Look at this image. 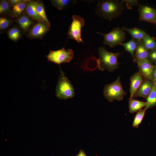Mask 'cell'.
Masks as SVG:
<instances>
[{
  "label": "cell",
  "mask_w": 156,
  "mask_h": 156,
  "mask_svg": "<svg viewBox=\"0 0 156 156\" xmlns=\"http://www.w3.org/2000/svg\"><path fill=\"white\" fill-rule=\"evenodd\" d=\"M60 70L55 89L56 96L60 99L66 100L74 96L75 90L71 82L61 68Z\"/></svg>",
  "instance_id": "cell-3"
},
{
  "label": "cell",
  "mask_w": 156,
  "mask_h": 156,
  "mask_svg": "<svg viewBox=\"0 0 156 156\" xmlns=\"http://www.w3.org/2000/svg\"><path fill=\"white\" fill-rule=\"evenodd\" d=\"M27 15H22L18 17L17 22L20 27L24 32H25L31 28L32 22Z\"/></svg>",
  "instance_id": "cell-16"
},
{
  "label": "cell",
  "mask_w": 156,
  "mask_h": 156,
  "mask_svg": "<svg viewBox=\"0 0 156 156\" xmlns=\"http://www.w3.org/2000/svg\"><path fill=\"white\" fill-rule=\"evenodd\" d=\"M138 11L140 21H145L156 25V9L140 4Z\"/></svg>",
  "instance_id": "cell-8"
},
{
  "label": "cell",
  "mask_w": 156,
  "mask_h": 156,
  "mask_svg": "<svg viewBox=\"0 0 156 156\" xmlns=\"http://www.w3.org/2000/svg\"><path fill=\"white\" fill-rule=\"evenodd\" d=\"M99 59L97 60L99 69L103 71L105 69L112 72L118 67L120 63L118 57L120 53L119 52L113 53L108 51L104 47H100L98 49Z\"/></svg>",
  "instance_id": "cell-2"
},
{
  "label": "cell",
  "mask_w": 156,
  "mask_h": 156,
  "mask_svg": "<svg viewBox=\"0 0 156 156\" xmlns=\"http://www.w3.org/2000/svg\"><path fill=\"white\" fill-rule=\"evenodd\" d=\"M145 111L146 110L144 109L137 112L133 122L132 126L133 127H138L144 118Z\"/></svg>",
  "instance_id": "cell-25"
},
{
  "label": "cell",
  "mask_w": 156,
  "mask_h": 156,
  "mask_svg": "<svg viewBox=\"0 0 156 156\" xmlns=\"http://www.w3.org/2000/svg\"><path fill=\"white\" fill-rule=\"evenodd\" d=\"M121 1L123 3H125L126 7L129 9H131L133 6L137 5L139 2L137 0H122Z\"/></svg>",
  "instance_id": "cell-29"
},
{
  "label": "cell",
  "mask_w": 156,
  "mask_h": 156,
  "mask_svg": "<svg viewBox=\"0 0 156 156\" xmlns=\"http://www.w3.org/2000/svg\"><path fill=\"white\" fill-rule=\"evenodd\" d=\"M151 80L156 84V65H155L152 75Z\"/></svg>",
  "instance_id": "cell-30"
},
{
  "label": "cell",
  "mask_w": 156,
  "mask_h": 156,
  "mask_svg": "<svg viewBox=\"0 0 156 156\" xmlns=\"http://www.w3.org/2000/svg\"><path fill=\"white\" fill-rule=\"evenodd\" d=\"M76 156H86L84 151L81 150L78 153Z\"/></svg>",
  "instance_id": "cell-32"
},
{
  "label": "cell",
  "mask_w": 156,
  "mask_h": 156,
  "mask_svg": "<svg viewBox=\"0 0 156 156\" xmlns=\"http://www.w3.org/2000/svg\"><path fill=\"white\" fill-rule=\"evenodd\" d=\"M127 94L123 89L120 76L113 83L105 85L103 90L104 97L110 102L114 100L121 101Z\"/></svg>",
  "instance_id": "cell-4"
},
{
  "label": "cell",
  "mask_w": 156,
  "mask_h": 156,
  "mask_svg": "<svg viewBox=\"0 0 156 156\" xmlns=\"http://www.w3.org/2000/svg\"><path fill=\"white\" fill-rule=\"evenodd\" d=\"M50 2L53 6L60 10L64 9L77 3L76 1L70 0H51Z\"/></svg>",
  "instance_id": "cell-19"
},
{
  "label": "cell",
  "mask_w": 156,
  "mask_h": 156,
  "mask_svg": "<svg viewBox=\"0 0 156 156\" xmlns=\"http://www.w3.org/2000/svg\"><path fill=\"white\" fill-rule=\"evenodd\" d=\"M154 84L152 80L144 78L142 83L135 93L133 98L140 97L146 99L152 90Z\"/></svg>",
  "instance_id": "cell-11"
},
{
  "label": "cell",
  "mask_w": 156,
  "mask_h": 156,
  "mask_svg": "<svg viewBox=\"0 0 156 156\" xmlns=\"http://www.w3.org/2000/svg\"><path fill=\"white\" fill-rule=\"evenodd\" d=\"M124 8L121 1L98 0L95 11L97 15L101 18L111 21L120 15Z\"/></svg>",
  "instance_id": "cell-1"
},
{
  "label": "cell",
  "mask_w": 156,
  "mask_h": 156,
  "mask_svg": "<svg viewBox=\"0 0 156 156\" xmlns=\"http://www.w3.org/2000/svg\"><path fill=\"white\" fill-rule=\"evenodd\" d=\"M144 46L148 50L156 49V42L155 38L151 37L147 34L142 40Z\"/></svg>",
  "instance_id": "cell-23"
},
{
  "label": "cell",
  "mask_w": 156,
  "mask_h": 156,
  "mask_svg": "<svg viewBox=\"0 0 156 156\" xmlns=\"http://www.w3.org/2000/svg\"><path fill=\"white\" fill-rule=\"evenodd\" d=\"M146 102L135 99L134 98L129 99V110L131 113L138 112L145 107Z\"/></svg>",
  "instance_id": "cell-18"
},
{
  "label": "cell",
  "mask_w": 156,
  "mask_h": 156,
  "mask_svg": "<svg viewBox=\"0 0 156 156\" xmlns=\"http://www.w3.org/2000/svg\"><path fill=\"white\" fill-rule=\"evenodd\" d=\"M11 23V21L10 19L5 17H0V30H3L7 29L10 25Z\"/></svg>",
  "instance_id": "cell-27"
},
{
  "label": "cell",
  "mask_w": 156,
  "mask_h": 156,
  "mask_svg": "<svg viewBox=\"0 0 156 156\" xmlns=\"http://www.w3.org/2000/svg\"><path fill=\"white\" fill-rule=\"evenodd\" d=\"M146 105L144 108L146 110L156 107V84L154 83L152 90L146 99Z\"/></svg>",
  "instance_id": "cell-20"
},
{
  "label": "cell",
  "mask_w": 156,
  "mask_h": 156,
  "mask_svg": "<svg viewBox=\"0 0 156 156\" xmlns=\"http://www.w3.org/2000/svg\"><path fill=\"white\" fill-rule=\"evenodd\" d=\"M36 8L38 14L43 21L51 26L50 23L47 16L43 3L40 2L36 1Z\"/></svg>",
  "instance_id": "cell-22"
},
{
  "label": "cell",
  "mask_w": 156,
  "mask_h": 156,
  "mask_svg": "<svg viewBox=\"0 0 156 156\" xmlns=\"http://www.w3.org/2000/svg\"><path fill=\"white\" fill-rule=\"evenodd\" d=\"M8 1L12 7L19 3L21 0H10Z\"/></svg>",
  "instance_id": "cell-31"
},
{
  "label": "cell",
  "mask_w": 156,
  "mask_h": 156,
  "mask_svg": "<svg viewBox=\"0 0 156 156\" xmlns=\"http://www.w3.org/2000/svg\"><path fill=\"white\" fill-rule=\"evenodd\" d=\"M49 51L46 56L48 61L59 65L63 63H69L73 58L74 52L71 49H66L63 47L56 51Z\"/></svg>",
  "instance_id": "cell-6"
},
{
  "label": "cell",
  "mask_w": 156,
  "mask_h": 156,
  "mask_svg": "<svg viewBox=\"0 0 156 156\" xmlns=\"http://www.w3.org/2000/svg\"><path fill=\"white\" fill-rule=\"evenodd\" d=\"M149 52V51L144 46L142 40H138L133 62H137L142 60L147 59Z\"/></svg>",
  "instance_id": "cell-13"
},
{
  "label": "cell",
  "mask_w": 156,
  "mask_h": 156,
  "mask_svg": "<svg viewBox=\"0 0 156 156\" xmlns=\"http://www.w3.org/2000/svg\"><path fill=\"white\" fill-rule=\"evenodd\" d=\"M138 71L144 78L151 80L154 65L147 59L138 61Z\"/></svg>",
  "instance_id": "cell-10"
},
{
  "label": "cell",
  "mask_w": 156,
  "mask_h": 156,
  "mask_svg": "<svg viewBox=\"0 0 156 156\" xmlns=\"http://www.w3.org/2000/svg\"><path fill=\"white\" fill-rule=\"evenodd\" d=\"M28 0H21L18 3L12 7L11 10L12 16L14 17H19L25 11Z\"/></svg>",
  "instance_id": "cell-17"
},
{
  "label": "cell",
  "mask_w": 156,
  "mask_h": 156,
  "mask_svg": "<svg viewBox=\"0 0 156 156\" xmlns=\"http://www.w3.org/2000/svg\"><path fill=\"white\" fill-rule=\"evenodd\" d=\"M138 41L135 39L132 38L127 42L121 43L119 44L124 47L125 51L131 54L133 57V60L135 59L134 53L136 48Z\"/></svg>",
  "instance_id": "cell-21"
},
{
  "label": "cell",
  "mask_w": 156,
  "mask_h": 156,
  "mask_svg": "<svg viewBox=\"0 0 156 156\" xmlns=\"http://www.w3.org/2000/svg\"><path fill=\"white\" fill-rule=\"evenodd\" d=\"M8 35L10 39L15 41L18 40L20 38L21 33L20 30L17 27H14L9 30Z\"/></svg>",
  "instance_id": "cell-24"
},
{
  "label": "cell",
  "mask_w": 156,
  "mask_h": 156,
  "mask_svg": "<svg viewBox=\"0 0 156 156\" xmlns=\"http://www.w3.org/2000/svg\"><path fill=\"white\" fill-rule=\"evenodd\" d=\"M96 33L102 36L104 38L103 44L113 48L122 43L125 38L126 32L122 29L116 27L109 32L104 34L97 32Z\"/></svg>",
  "instance_id": "cell-5"
},
{
  "label": "cell",
  "mask_w": 156,
  "mask_h": 156,
  "mask_svg": "<svg viewBox=\"0 0 156 156\" xmlns=\"http://www.w3.org/2000/svg\"><path fill=\"white\" fill-rule=\"evenodd\" d=\"M122 29L128 32L132 38L137 40H142L144 37L148 34L143 30L137 27L130 28L123 26L122 27Z\"/></svg>",
  "instance_id": "cell-15"
},
{
  "label": "cell",
  "mask_w": 156,
  "mask_h": 156,
  "mask_svg": "<svg viewBox=\"0 0 156 156\" xmlns=\"http://www.w3.org/2000/svg\"><path fill=\"white\" fill-rule=\"evenodd\" d=\"M72 18L68 32V37L79 43H83L81 37V29L85 25L84 20L80 16L75 15H73Z\"/></svg>",
  "instance_id": "cell-7"
},
{
  "label": "cell",
  "mask_w": 156,
  "mask_h": 156,
  "mask_svg": "<svg viewBox=\"0 0 156 156\" xmlns=\"http://www.w3.org/2000/svg\"><path fill=\"white\" fill-rule=\"evenodd\" d=\"M50 26L44 21L38 22L31 28L29 36L31 38H41L48 32Z\"/></svg>",
  "instance_id": "cell-9"
},
{
  "label": "cell",
  "mask_w": 156,
  "mask_h": 156,
  "mask_svg": "<svg viewBox=\"0 0 156 156\" xmlns=\"http://www.w3.org/2000/svg\"><path fill=\"white\" fill-rule=\"evenodd\" d=\"M36 1L28 0L25 12L27 15L31 19L38 22L44 21L37 13L36 8Z\"/></svg>",
  "instance_id": "cell-14"
},
{
  "label": "cell",
  "mask_w": 156,
  "mask_h": 156,
  "mask_svg": "<svg viewBox=\"0 0 156 156\" xmlns=\"http://www.w3.org/2000/svg\"><path fill=\"white\" fill-rule=\"evenodd\" d=\"M144 78L139 72L134 73L130 78V99L133 98L137 90L142 83Z\"/></svg>",
  "instance_id": "cell-12"
},
{
  "label": "cell",
  "mask_w": 156,
  "mask_h": 156,
  "mask_svg": "<svg viewBox=\"0 0 156 156\" xmlns=\"http://www.w3.org/2000/svg\"><path fill=\"white\" fill-rule=\"evenodd\" d=\"M11 6L9 1H0V13L3 14L8 12L10 10Z\"/></svg>",
  "instance_id": "cell-26"
},
{
  "label": "cell",
  "mask_w": 156,
  "mask_h": 156,
  "mask_svg": "<svg viewBox=\"0 0 156 156\" xmlns=\"http://www.w3.org/2000/svg\"><path fill=\"white\" fill-rule=\"evenodd\" d=\"M147 60L154 65H156V49L149 51Z\"/></svg>",
  "instance_id": "cell-28"
}]
</instances>
